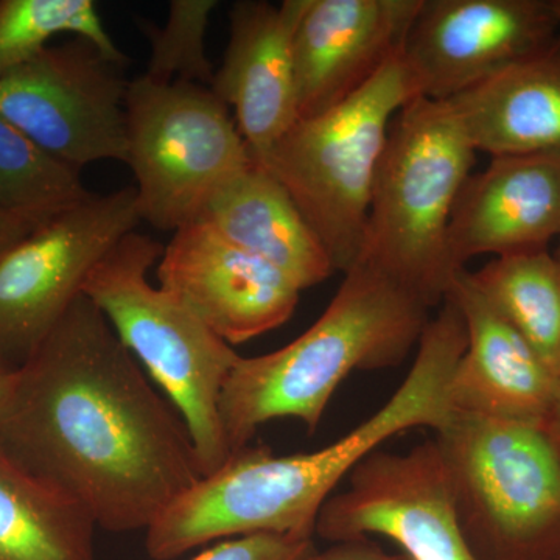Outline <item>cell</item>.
I'll return each mask as SVG.
<instances>
[{
	"mask_svg": "<svg viewBox=\"0 0 560 560\" xmlns=\"http://www.w3.org/2000/svg\"><path fill=\"white\" fill-rule=\"evenodd\" d=\"M0 447L110 533L149 529L202 478L179 412L84 294L16 368Z\"/></svg>",
	"mask_w": 560,
	"mask_h": 560,
	"instance_id": "obj_1",
	"label": "cell"
},
{
	"mask_svg": "<svg viewBox=\"0 0 560 560\" xmlns=\"http://www.w3.org/2000/svg\"><path fill=\"white\" fill-rule=\"evenodd\" d=\"M466 348L458 305L444 301L420 337L410 372L381 410L316 452L278 456L248 445L232 453L151 523L150 558L173 560L206 544L253 534L313 536L324 503L364 456L404 431L444 427L452 415L448 385Z\"/></svg>",
	"mask_w": 560,
	"mask_h": 560,
	"instance_id": "obj_2",
	"label": "cell"
},
{
	"mask_svg": "<svg viewBox=\"0 0 560 560\" xmlns=\"http://www.w3.org/2000/svg\"><path fill=\"white\" fill-rule=\"evenodd\" d=\"M425 302L364 264L353 265L318 320L275 352L238 357L220 396L231 453L275 419L318 429L335 390L355 371L399 366L429 324Z\"/></svg>",
	"mask_w": 560,
	"mask_h": 560,
	"instance_id": "obj_3",
	"label": "cell"
},
{
	"mask_svg": "<svg viewBox=\"0 0 560 560\" xmlns=\"http://www.w3.org/2000/svg\"><path fill=\"white\" fill-rule=\"evenodd\" d=\"M475 154L451 103L408 102L389 127L357 264L441 307L459 272L448 256V226Z\"/></svg>",
	"mask_w": 560,
	"mask_h": 560,
	"instance_id": "obj_4",
	"label": "cell"
},
{
	"mask_svg": "<svg viewBox=\"0 0 560 560\" xmlns=\"http://www.w3.org/2000/svg\"><path fill=\"white\" fill-rule=\"evenodd\" d=\"M164 246L135 231L92 270L83 294L108 319L189 430L202 477L231 458L220 396L238 353L197 316L149 280Z\"/></svg>",
	"mask_w": 560,
	"mask_h": 560,
	"instance_id": "obj_5",
	"label": "cell"
},
{
	"mask_svg": "<svg viewBox=\"0 0 560 560\" xmlns=\"http://www.w3.org/2000/svg\"><path fill=\"white\" fill-rule=\"evenodd\" d=\"M401 50L346 101L298 120L259 162L289 191L335 271L342 275L359 261L363 249L390 124L419 97Z\"/></svg>",
	"mask_w": 560,
	"mask_h": 560,
	"instance_id": "obj_6",
	"label": "cell"
},
{
	"mask_svg": "<svg viewBox=\"0 0 560 560\" xmlns=\"http://www.w3.org/2000/svg\"><path fill=\"white\" fill-rule=\"evenodd\" d=\"M436 442L478 559H560V455L540 427L452 412Z\"/></svg>",
	"mask_w": 560,
	"mask_h": 560,
	"instance_id": "obj_7",
	"label": "cell"
},
{
	"mask_svg": "<svg viewBox=\"0 0 560 560\" xmlns=\"http://www.w3.org/2000/svg\"><path fill=\"white\" fill-rule=\"evenodd\" d=\"M127 162L140 219L161 231L194 223L224 180L254 161L230 108L208 86L128 84Z\"/></svg>",
	"mask_w": 560,
	"mask_h": 560,
	"instance_id": "obj_8",
	"label": "cell"
},
{
	"mask_svg": "<svg viewBox=\"0 0 560 560\" xmlns=\"http://www.w3.org/2000/svg\"><path fill=\"white\" fill-rule=\"evenodd\" d=\"M142 223L135 186L92 194L0 256V361L20 368L60 323L92 270Z\"/></svg>",
	"mask_w": 560,
	"mask_h": 560,
	"instance_id": "obj_9",
	"label": "cell"
},
{
	"mask_svg": "<svg viewBox=\"0 0 560 560\" xmlns=\"http://www.w3.org/2000/svg\"><path fill=\"white\" fill-rule=\"evenodd\" d=\"M124 66L81 39L0 77V116L70 167L127 162Z\"/></svg>",
	"mask_w": 560,
	"mask_h": 560,
	"instance_id": "obj_10",
	"label": "cell"
},
{
	"mask_svg": "<svg viewBox=\"0 0 560 560\" xmlns=\"http://www.w3.org/2000/svg\"><path fill=\"white\" fill-rule=\"evenodd\" d=\"M348 488L324 503L315 534L341 541L382 536L411 560H480L460 529L436 440L364 456Z\"/></svg>",
	"mask_w": 560,
	"mask_h": 560,
	"instance_id": "obj_11",
	"label": "cell"
},
{
	"mask_svg": "<svg viewBox=\"0 0 560 560\" xmlns=\"http://www.w3.org/2000/svg\"><path fill=\"white\" fill-rule=\"evenodd\" d=\"M558 39L551 0H422L401 51L419 97L445 102Z\"/></svg>",
	"mask_w": 560,
	"mask_h": 560,
	"instance_id": "obj_12",
	"label": "cell"
},
{
	"mask_svg": "<svg viewBox=\"0 0 560 560\" xmlns=\"http://www.w3.org/2000/svg\"><path fill=\"white\" fill-rule=\"evenodd\" d=\"M156 276L162 290L230 346L285 324L302 293L285 272L228 242L201 221L173 232Z\"/></svg>",
	"mask_w": 560,
	"mask_h": 560,
	"instance_id": "obj_13",
	"label": "cell"
},
{
	"mask_svg": "<svg viewBox=\"0 0 560 560\" xmlns=\"http://www.w3.org/2000/svg\"><path fill=\"white\" fill-rule=\"evenodd\" d=\"M422 0H305L293 40L298 120L363 88L404 49Z\"/></svg>",
	"mask_w": 560,
	"mask_h": 560,
	"instance_id": "obj_14",
	"label": "cell"
},
{
	"mask_svg": "<svg viewBox=\"0 0 560 560\" xmlns=\"http://www.w3.org/2000/svg\"><path fill=\"white\" fill-rule=\"evenodd\" d=\"M305 0L232 5L230 43L210 90L228 108L254 160L261 162L298 121L293 40Z\"/></svg>",
	"mask_w": 560,
	"mask_h": 560,
	"instance_id": "obj_15",
	"label": "cell"
},
{
	"mask_svg": "<svg viewBox=\"0 0 560 560\" xmlns=\"http://www.w3.org/2000/svg\"><path fill=\"white\" fill-rule=\"evenodd\" d=\"M560 232V154L490 158L469 176L448 226V256L456 271L490 254L514 256L548 249Z\"/></svg>",
	"mask_w": 560,
	"mask_h": 560,
	"instance_id": "obj_16",
	"label": "cell"
},
{
	"mask_svg": "<svg viewBox=\"0 0 560 560\" xmlns=\"http://www.w3.org/2000/svg\"><path fill=\"white\" fill-rule=\"evenodd\" d=\"M447 296L467 330V348L448 385L452 412L541 429L555 374L475 285L470 271L455 276Z\"/></svg>",
	"mask_w": 560,
	"mask_h": 560,
	"instance_id": "obj_17",
	"label": "cell"
},
{
	"mask_svg": "<svg viewBox=\"0 0 560 560\" xmlns=\"http://www.w3.org/2000/svg\"><path fill=\"white\" fill-rule=\"evenodd\" d=\"M195 221L279 268L301 290L326 282L335 272L329 254L296 202L256 160L224 180Z\"/></svg>",
	"mask_w": 560,
	"mask_h": 560,
	"instance_id": "obj_18",
	"label": "cell"
},
{
	"mask_svg": "<svg viewBox=\"0 0 560 560\" xmlns=\"http://www.w3.org/2000/svg\"><path fill=\"white\" fill-rule=\"evenodd\" d=\"M445 102L474 149L490 158L560 154V38Z\"/></svg>",
	"mask_w": 560,
	"mask_h": 560,
	"instance_id": "obj_19",
	"label": "cell"
},
{
	"mask_svg": "<svg viewBox=\"0 0 560 560\" xmlns=\"http://www.w3.org/2000/svg\"><path fill=\"white\" fill-rule=\"evenodd\" d=\"M94 518L0 447V560H95Z\"/></svg>",
	"mask_w": 560,
	"mask_h": 560,
	"instance_id": "obj_20",
	"label": "cell"
},
{
	"mask_svg": "<svg viewBox=\"0 0 560 560\" xmlns=\"http://www.w3.org/2000/svg\"><path fill=\"white\" fill-rule=\"evenodd\" d=\"M470 276L556 377L560 372V261L555 254L541 249L493 257Z\"/></svg>",
	"mask_w": 560,
	"mask_h": 560,
	"instance_id": "obj_21",
	"label": "cell"
},
{
	"mask_svg": "<svg viewBox=\"0 0 560 560\" xmlns=\"http://www.w3.org/2000/svg\"><path fill=\"white\" fill-rule=\"evenodd\" d=\"M70 167L0 116V209L33 230L88 200Z\"/></svg>",
	"mask_w": 560,
	"mask_h": 560,
	"instance_id": "obj_22",
	"label": "cell"
},
{
	"mask_svg": "<svg viewBox=\"0 0 560 560\" xmlns=\"http://www.w3.org/2000/svg\"><path fill=\"white\" fill-rule=\"evenodd\" d=\"M62 33L127 65L92 0H0V77L38 57Z\"/></svg>",
	"mask_w": 560,
	"mask_h": 560,
	"instance_id": "obj_23",
	"label": "cell"
},
{
	"mask_svg": "<svg viewBox=\"0 0 560 560\" xmlns=\"http://www.w3.org/2000/svg\"><path fill=\"white\" fill-rule=\"evenodd\" d=\"M215 0H173L164 27L145 22L151 54L143 75L158 83L212 84L213 69L206 55V32Z\"/></svg>",
	"mask_w": 560,
	"mask_h": 560,
	"instance_id": "obj_24",
	"label": "cell"
},
{
	"mask_svg": "<svg viewBox=\"0 0 560 560\" xmlns=\"http://www.w3.org/2000/svg\"><path fill=\"white\" fill-rule=\"evenodd\" d=\"M316 547L305 534H253L221 540L191 560H311Z\"/></svg>",
	"mask_w": 560,
	"mask_h": 560,
	"instance_id": "obj_25",
	"label": "cell"
},
{
	"mask_svg": "<svg viewBox=\"0 0 560 560\" xmlns=\"http://www.w3.org/2000/svg\"><path fill=\"white\" fill-rule=\"evenodd\" d=\"M311 560H411L404 552L389 555L374 544L370 537L335 541L327 550L318 551Z\"/></svg>",
	"mask_w": 560,
	"mask_h": 560,
	"instance_id": "obj_26",
	"label": "cell"
},
{
	"mask_svg": "<svg viewBox=\"0 0 560 560\" xmlns=\"http://www.w3.org/2000/svg\"><path fill=\"white\" fill-rule=\"evenodd\" d=\"M32 231L31 224L14 219V217L0 209V256L18 245L22 238L27 237Z\"/></svg>",
	"mask_w": 560,
	"mask_h": 560,
	"instance_id": "obj_27",
	"label": "cell"
},
{
	"mask_svg": "<svg viewBox=\"0 0 560 560\" xmlns=\"http://www.w3.org/2000/svg\"><path fill=\"white\" fill-rule=\"evenodd\" d=\"M541 430L560 455V372L555 378L550 407H548L547 416L541 423Z\"/></svg>",
	"mask_w": 560,
	"mask_h": 560,
	"instance_id": "obj_28",
	"label": "cell"
},
{
	"mask_svg": "<svg viewBox=\"0 0 560 560\" xmlns=\"http://www.w3.org/2000/svg\"><path fill=\"white\" fill-rule=\"evenodd\" d=\"M14 378H16V368L0 361V405L5 401L11 388H13Z\"/></svg>",
	"mask_w": 560,
	"mask_h": 560,
	"instance_id": "obj_29",
	"label": "cell"
},
{
	"mask_svg": "<svg viewBox=\"0 0 560 560\" xmlns=\"http://www.w3.org/2000/svg\"><path fill=\"white\" fill-rule=\"evenodd\" d=\"M552 11H555L556 20H558L559 25V38H560V0H551Z\"/></svg>",
	"mask_w": 560,
	"mask_h": 560,
	"instance_id": "obj_30",
	"label": "cell"
},
{
	"mask_svg": "<svg viewBox=\"0 0 560 560\" xmlns=\"http://www.w3.org/2000/svg\"><path fill=\"white\" fill-rule=\"evenodd\" d=\"M556 241H558V248H556L555 253V257L556 259H558L560 261V232H559V237L556 238Z\"/></svg>",
	"mask_w": 560,
	"mask_h": 560,
	"instance_id": "obj_31",
	"label": "cell"
},
{
	"mask_svg": "<svg viewBox=\"0 0 560 560\" xmlns=\"http://www.w3.org/2000/svg\"><path fill=\"white\" fill-rule=\"evenodd\" d=\"M560 560V559H559Z\"/></svg>",
	"mask_w": 560,
	"mask_h": 560,
	"instance_id": "obj_32",
	"label": "cell"
}]
</instances>
